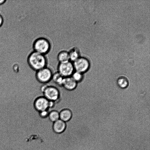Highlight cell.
<instances>
[{"label":"cell","mask_w":150,"mask_h":150,"mask_svg":"<svg viewBox=\"0 0 150 150\" xmlns=\"http://www.w3.org/2000/svg\"><path fill=\"white\" fill-rule=\"evenodd\" d=\"M27 63L31 69L36 72L47 67L48 62L46 55L33 51L27 57Z\"/></svg>","instance_id":"cell-1"},{"label":"cell","mask_w":150,"mask_h":150,"mask_svg":"<svg viewBox=\"0 0 150 150\" xmlns=\"http://www.w3.org/2000/svg\"><path fill=\"white\" fill-rule=\"evenodd\" d=\"M73 63L75 71L83 74L89 70L90 65L88 59L81 56Z\"/></svg>","instance_id":"cell-6"},{"label":"cell","mask_w":150,"mask_h":150,"mask_svg":"<svg viewBox=\"0 0 150 150\" xmlns=\"http://www.w3.org/2000/svg\"><path fill=\"white\" fill-rule=\"evenodd\" d=\"M50 111L49 110H48L39 112H38L39 116L42 119L47 118Z\"/></svg>","instance_id":"cell-17"},{"label":"cell","mask_w":150,"mask_h":150,"mask_svg":"<svg viewBox=\"0 0 150 150\" xmlns=\"http://www.w3.org/2000/svg\"><path fill=\"white\" fill-rule=\"evenodd\" d=\"M40 90L43 96L49 101L57 103L61 98V93L57 87L52 85L44 84L41 86Z\"/></svg>","instance_id":"cell-3"},{"label":"cell","mask_w":150,"mask_h":150,"mask_svg":"<svg viewBox=\"0 0 150 150\" xmlns=\"http://www.w3.org/2000/svg\"><path fill=\"white\" fill-rule=\"evenodd\" d=\"M66 126V123L59 119L53 122V128L55 132L60 133L64 130Z\"/></svg>","instance_id":"cell-10"},{"label":"cell","mask_w":150,"mask_h":150,"mask_svg":"<svg viewBox=\"0 0 150 150\" xmlns=\"http://www.w3.org/2000/svg\"><path fill=\"white\" fill-rule=\"evenodd\" d=\"M117 84L120 88H125L128 85V81L126 78L121 77L118 79L117 80Z\"/></svg>","instance_id":"cell-16"},{"label":"cell","mask_w":150,"mask_h":150,"mask_svg":"<svg viewBox=\"0 0 150 150\" xmlns=\"http://www.w3.org/2000/svg\"><path fill=\"white\" fill-rule=\"evenodd\" d=\"M49 101L43 96L36 98L33 102V105L35 110L38 112L49 110Z\"/></svg>","instance_id":"cell-7"},{"label":"cell","mask_w":150,"mask_h":150,"mask_svg":"<svg viewBox=\"0 0 150 150\" xmlns=\"http://www.w3.org/2000/svg\"><path fill=\"white\" fill-rule=\"evenodd\" d=\"M59 119L65 122H69L72 119L73 114L70 109L64 108L59 112Z\"/></svg>","instance_id":"cell-9"},{"label":"cell","mask_w":150,"mask_h":150,"mask_svg":"<svg viewBox=\"0 0 150 150\" xmlns=\"http://www.w3.org/2000/svg\"><path fill=\"white\" fill-rule=\"evenodd\" d=\"M5 1V0H0V5L3 4Z\"/></svg>","instance_id":"cell-20"},{"label":"cell","mask_w":150,"mask_h":150,"mask_svg":"<svg viewBox=\"0 0 150 150\" xmlns=\"http://www.w3.org/2000/svg\"><path fill=\"white\" fill-rule=\"evenodd\" d=\"M74 71L73 63L70 61L59 63L57 65V71L64 78L71 77Z\"/></svg>","instance_id":"cell-5"},{"label":"cell","mask_w":150,"mask_h":150,"mask_svg":"<svg viewBox=\"0 0 150 150\" xmlns=\"http://www.w3.org/2000/svg\"><path fill=\"white\" fill-rule=\"evenodd\" d=\"M69 60L73 62L81 56L79 49L77 47H73L68 51Z\"/></svg>","instance_id":"cell-11"},{"label":"cell","mask_w":150,"mask_h":150,"mask_svg":"<svg viewBox=\"0 0 150 150\" xmlns=\"http://www.w3.org/2000/svg\"><path fill=\"white\" fill-rule=\"evenodd\" d=\"M54 73L52 70L47 66L36 71L35 78L40 83L47 84L52 80Z\"/></svg>","instance_id":"cell-4"},{"label":"cell","mask_w":150,"mask_h":150,"mask_svg":"<svg viewBox=\"0 0 150 150\" xmlns=\"http://www.w3.org/2000/svg\"><path fill=\"white\" fill-rule=\"evenodd\" d=\"M71 77L77 83L82 81L84 78L83 74L75 71L72 74Z\"/></svg>","instance_id":"cell-15"},{"label":"cell","mask_w":150,"mask_h":150,"mask_svg":"<svg viewBox=\"0 0 150 150\" xmlns=\"http://www.w3.org/2000/svg\"><path fill=\"white\" fill-rule=\"evenodd\" d=\"M3 22V20L2 17L0 15V27L2 25Z\"/></svg>","instance_id":"cell-19"},{"label":"cell","mask_w":150,"mask_h":150,"mask_svg":"<svg viewBox=\"0 0 150 150\" xmlns=\"http://www.w3.org/2000/svg\"><path fill=\"white\" fill-rule=\"evenodd\" d=\"M78 84L71 76L64 78L62 87L67 91H71L76 88Z\"/></svg>","instance_id":"cell-8"},{"label":"cell","mask_w":150,"mask_h":150,"mask_svg":"<svg viewBox=\"0 0 150 150\" xmlns=\"http://www.w3.org/2000/svg\"><path fill=\"white\" fill-rule=\"evenodd\" d=\"M64 78L57 71L54 73L52 80L58 86L62 87Z\"/></svg>","instance_id":"cell-13"},{"label":"cell","mask_w":150,"mask_h":150,"mask_svg":"<svg viewBox=\"0 0 150 150\" xmlns=\"http://www.w3.org/2000/svg\"><path fill=\"white\" fill-rule=\"evenodd\" d=\"M56 103L53 101H49V109L53 108L55 105Z\"/></svg>","instance_id":"cell-18"},{"label":"cell","mask_w":150,"mask_h":150,"mask_svg":"<svg viewBox=\"0 0 150 150\" xmlns=\"http://www.w3.org/2000/svg\"><path fill=\"white\" fill-rule=\"evenodd\" d=\"M32 47L33 51L46 55L50 51L52 46L50 42L48 39L40 37L34 40Z\"/></svg>","instance_id":"cell-2"},{"label":"cell","mask_w":150,"mask_h":150,"mask_svg":"<svg viewBox=\"0 0 150 150\" xmlns=\"http://www.w3.org/2000/svg\"><path fill=\"white\" fill-rule=\"evenodd\" d=\"M57 59L59 63L70 61L68 51L62 50L60 51L57 54Z\"/></svg>","instance_id":"cell-12"},{"label":"cell","mask_w":150,"mask_h":150,"mask_svg":"<svg viewBox=\"0 0 150 150\" xmlns=\"http://www.w3.org/2000/svg\"><path fill=\"white\" fill-rule=\"evenodd\" d=\"M47 118L51 122H55L59 119V112L56 110L50 111Z\"/></svg>","instance_id":"cell-14"}]
</instances>
